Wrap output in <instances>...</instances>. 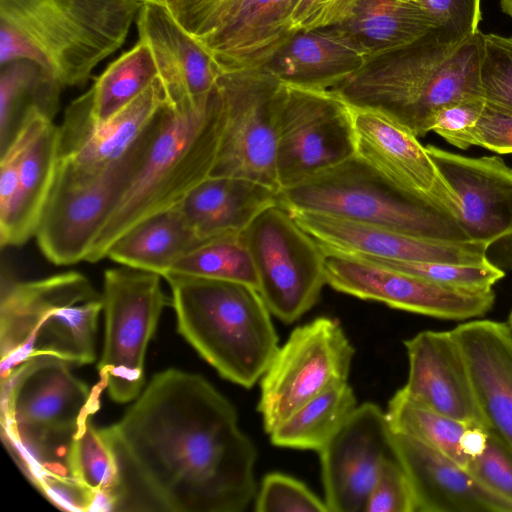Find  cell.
<instances>
[{"instance_id":"obj_27","label":"cell","mask_w":512,"mask_h":512,"mask_svg":"<svg viewBox=\"0 0 512 512\" xmlns=\"http://www.w3.org/2000/svg\"><path fill=\"white\" fill-rule=\"evenodd\" d=\"M279 203V192L236 177L209 176L178 203L188 225L202 241L241 233L268 206Z\"/></svg>"},{"instance_id":"obj_7","label":"cell","mask_w":512,"mask_h":512,"mask_svg":"<svg viewBox=\"0 0 512 512\" xmlns=\"http://www.w3.org/2000/svg\"><path fill=\"white\" fill-rule=\"evenodd\" d=\"M144 0H0V22L32 46L33 63L62 87L86 83L124 43Z\"/></svg>"},{"instance_id":"obj_48","label":"cell","mask_w":512,"mask_h":512,"mask_svg":"<svg viewBox=\"0 0 512 512\" xmlns=\"http://www.w3.org/2000/svg\"><path fill=\"white\" fill-rule=\"evenodd\" d=\"M145 2H157V3H162V4H165V5H168L171 1L173 0H144Z\"/></svg>"},{"instance_id":"obj_3","label":"cell","mask_w":512,"mask_h":512,"mask_svg":"<svg viewBox=\"0 0 512 512\" xmlns=\"http://www.w3.org/2000/svg\"><path fill=\"white\" fill-rule=\"evenodd\" d=\"M482 53L480 30L457 44L436 27L412 44L369 62L330 89L350 104L383 112L420 137L430 132L442 107L484 99Z\"/></svg>"},{"instance_id":"obj_22","label":"cell","mask_w":512,"mask_h":512,"mask_svg":"<svg viewBox=\"0 0 512 512\" xmlns=\"http://www.w3.org/2000/svg\"><path fill=\"white\" fill-rule=\"evenodd\" d=\"M403 390L416 401L465 423L485 424L466 361L451 331L425 330L405 340Z\"/></svg>"},{"instance_id":"obj_10","label":"cell","mask_w":512,"mask_h":512,"mask_svg":"<svg viewBox=\"0 0 512 512\" xmlns=\"http://www.w3.org/2000/svg\"><path fill=\"white\" fill-rule=\"evenodd\" d=\"M215 89L223 130L210 176L243 178L280 192L276 152L283 80L264 66L221 72Z\"/></svg>"},{"instance_id":"obj_40","label":"cell","mask_w":512,"mask_h":512,"mask_svg":"<svg viewBox=\"0 0 512 512\" xmlns=\"http://www.w3.org/2000/svg\"><path fill=\"white\" fill-rule=\"evenodd\" d=\"M252 0H173L167 6L179 23L198 41L242 13Z\"/></svg>"},{"instance_id":"obj_18","label":"cell","mask_w":512,"mask_h":512,"mask_svg":"<svg viewBox=\"0 0 512 512\" xmlns=\"http://www.w3.org/2000/svg\"><path fill=\"white\" fill-rule=\"evenodd\" d=\"M288 210V209H287ZM296 223L325 249L380 259L485 264V242L417 237L329 214L288 210Z\"/></svg>"},{"instance_id":"obj_36","label":"cell","mask_w":512,"mask_h":512,"mask_svg":"<svg viewBox=\"0 0 512 512\" xmlns=\"http://www.w3.org/2000/svg\"><path fill=\"white\" fill-rule=\"evenodd\" d=\"M168 273L234 281L258 288L256 269L243 232L203 242L181 257Z\"/></svg>"},{"instance_id":"obj_13","label":"cell","mask_w":512,"mask_h":512,"mask_svg":"<svg viewBox=\"0 0 512 512\" xmlns=\"http://www.w3.org/2000/svg\"><path fill=\"white\" fill-rule=\"evenodd\" d=\"M354 354L337 319L322 316L296 327L259 381L257 410L266 433L312 398L348 382Z\"/></svg>"},{"instance_id":"obj_45","label":"cell","mask_w":512,"mask_h":512,"mask_svg":"<svg viewBox=\"0 0 512 512\" xmlns=\"http://www.w3.org/2000/svg\"><path fill=\"white\" fill-rule=\"evenodd\" d=\"M357 0H299L292 14V29L298 33L338 26L350 15Z\"/></svg>"},{"instance_id":"obj_4","label":"cell","mask_w":512,"mask_h":512,"mask_svg":"<svg viewBox=\"0 0 512 512\" xmlns=\"http://www.w3.org/2000/svg\"><path fill=\"white\" fill-rule=\"evenodd\" d=\"M163 278L180 335L224 379L244 388L258 383L279 347L273 315L258 290L178 273Z\"/></svg>"},{"instance_id":"obj_46","label":"cell","mask_w":512,"mask_h":512,"mask_svg":"<svg viewBox=\"0 0 512 512\" xmlns=\"http://www.w3.org/2000/svg\"><path fill=\"white\" fill-rule=\"evenodd\" d=\"M474 145L500 154L512 153V114L486 105L477 125Z\"/></svg>"},{"instance_id":"obj_17","label":"cell","mask_w":512,"mask_h":512,"mask_svg":"<svg viewBox=\"0 0 512 512\" xmlns=\"http://www.w3.org/2000/svg\"><path fill=\"white\" fill-rule=\"evenodd\" d=\"M348 104L355 130V155L402 189L458 221L457 197L418 137L381 111Z\"/></svg>"},{"instance_id":"obj_42","label":"cell","mask_w":512,"mask_h":512,"mask_svg":"<svg viewBox=\"0 0 512 512\" xmlns=\"http://www.w3.org/2000/svg\"><path fill=\"white\" fill-rule=\"evenodd\" d=\"M365 512H416L409 479L395 457L386 459L368 495Z\"/></svg>"},{"instance_id":"obj_11","label":"cell","mask_w":512,"mask_h":512,"mask_svg":"<svg viewBox=\"0 0 512 512\" xmlns=\"http://www.w3.org/2000/svg\"><path fill=\"white\" fill-rule=\"evenodd\" d=\"M161 275L129 266L104 272L105 336L98 364L100 383L117 403L136 399L144 384V362L161 312L171 305Z\"/></svg>"},{"instance_id":"obj_28","label":"cell","mask_w":512,"mask_h":512,"mask_svg":"<svg viewBox=\"0 0 512 512\" xmlns=\"http://www.w3.org/2000/svg\"><path fill=\"white\" fill-rule=\"evenodd\" d=\"M58 162L59 127L51 122L22 155L14 195L0 212L2 248L20 246L35 236Z\"/></svg>"},{"instance_id":"obj_5","label":"cell","mask_w":512,"mask_h":512,"mask_svg":"<svg viewBox=\"0 0 512 512\" xmlns=\"http://www.w3.org/2000/svg\"><path fill=\"white\" fill-rule=\"evenodd\" d=\"M223 130L216 89L207 102L165 113L146 156L97 235L85 261L105 258L112 244L144 219L176 206L210 176Z\"/></svg>"},{"instance_id":"obj_23","label":"cell","mask_w":512,"mask_h":512,"mask_svg":"<svg viewBox=\"0 0 512 512\" xmlns=\"http://www.w3.org/2000/svg\"><path fill=\"white\" fill-rule=\"evenodd\" d=\"M393 450L411 484L416 512H512L511 504L435 448L393 432Z\"/></svg>"},{"instance_id":"obj_21","label":"cell","mask_w":512,"mask_h":512,"mask_svg":"<svg viewBox=\"0 0 512 512\" xmlns=\"http://www.w3.org/2000/svg\"><path fill=\"white\" fill-rule=\"evenodd\" d=\"M458 200V222L471 241L490 246L512 235V168L498 156L467 157L425 146Z\"/></svg>"},{"instance_id":"obj_6","label":"cell","mask_w":512,"mask_h":512,"mask_svg":"<svg viewBox=\"0 0 512 512\" xmlns=\"http://www.w3.org/2000/svg\"><path fill=\"white\" fill-rule=\"evenodd\" d=\"M102 310V294L76 271L29 281L2 280L1 377L36 356H54L76 365L92 363Z\"/></svg>"},{"instance_id":"obj_34","label":"cell","mask_w":512,"mask_h":512,"mask_svg":"<svg viewBox=\"0 0 512 512\" xmlns=\"http://www.w3.org/2000/svg\"><path fill=\"white\" fill-rule=\"evenodd\" d=\"M69 468L72 477L95 495L96 511L122 510L124 488L117 457L91 419L72 443Z\"/></svg>"},{"instance_id":"obj_25","label":"cell","mask_w":512,"mask_h":512,"mask_svg":"<svg viewBox=\"0 0 512 512\" xmlns=\"http://www.w3.org/2000/svg\"><path fill=\"white\" fill-rule=\"evenodd\" d=\"M299 0H252L218 31L199 41L220 72L268 66L297 34L292 14Z\"/></svg>"},{"instance_id":"obj_19","label":"cell","mask_w":512,"mask_h":512,"mask_svg":"<svg viewBox=\"0 0 512 512\" xmlns=\"http://www.w3.org/2000/svg\"><path fill=\"white\" fill-rule=\"evenodd\" d=\"M166 105L157 79L105 122L90 112L87 93L70 103L59 127V159L85 173H98L120 160L145 134Z\"/></svg>"},{"instance_id":"obj_29","label":"cell","mask_w":512,"mask_h":512,"mask_svg":"<svg viewBox=\"0 0 512 512\" xmlns=\"http://www.w3.org/2000/svg\"><path fill=\"white\" fill-rule=\"evenodd\" d=\"M338 26L362 46L371 61L412 44L438 27L419 0H357Z\"/></svg>"},{"instance_id":"obj_35","label":"cell","mask_w":512,"mask_h":512,"mask_svg":"<svg viewBox=\"0 0 512 512\" xmlns=\"http://www.w3.org/2000/svg\"><path fill=\"white\" fill-rule=\"evenodd\" d=\"M386 416L393 432L410 436L466 468L463 438L470 424L444 415L410 397L403 388L390 398Z\"/></svg>"},{"instance_id":"obj_24","label":"cell","mask_w":512,"mask_h":512,"mask_svg":"<svg viewBox=\"0 0 512 512\" xmlns=\"http://www.w3.org/2000/svg\"><path fill=\"white\" fill-rule=\"evenodd\" d=\"M466 361L485 425L512 449V330L472 319L451 330Z\"/></svg>"},{"instance_id":"obj_30","label":"cell","mask_w":512,"mask_h":512,"mask_svg":"<svg viewBox=\"0 0 512 512\" xmlns=\"http://www.w3.org/2000/svg\"><path fill=\"white\" fill-rule=\"evenodd\" d=\"M203 242L176 205L126 231L112 244L106 257L163 277L181 257Z\"/></svg>"},{"instance_id":"obj_43","label":"cell","mask_w":512,"mask_h":512,"mask_svg":"<svg viewBox=\"0 0 512 512\" xmlns=\"http://www.w3.org/2000/svg\"><path fill=\"white\" fill-rule=\"evenodd\" d=\"M485 107L486 101L482 98L450 103L435 114L430 132L457 148L467 149L474 145V135Z\"/></svg>"},{"instance_id":"obj_8","label":"cell","mask_w":512,"mask_h":512,"mask_svg":"<svg viewBox=\"0 0 512 512\" xmlns=\"http://www.w3.org/2000/svg\"><path fill=\"white\" fill-rule=\"evenodd\" d=\"M288 210L329 214L432 239L468 240L456 219L407 192L357 155L279 192Z\"/></svg>"},{"instance_id":"obj_47","label":"cell","mask_w":512,"mask_h":512,"mask_svg":"<svg viewBox=\"0 0 512 512\" xmlns=\"http://www.w3.org/2000/svg\"><path fill=\"white\" fill-rule=\"evenodd\" d=\"M501 10L512 19V0H499Z\"/></svg>"},{"instance_id":"obj_31","label":"cell","mask_w":512,"mask_h":512,"mask_svg":"<svg viewBox=\"0 0 512 512\" xmlns=\"http://www.w3.org/2000/svg\"><path fill=\"white\" fill-rule=\"evenodd\" d=\"M62 86L30 61L1 66L0 74V154L20 131L28 112L38 108L53 121Z\"/></svg>"},{"instance_id":"obj_2","label":"cell","mask_w":512,"mask_h":512,"mask_svg":"<svg viewBox=\"0 0 512 512\" xmlns=\"http://www.w3.org/2000/svg\"><path fill=\"white\" fill-rule=\"evenodd\" d=\"M89 388L54 356H36L1 377L2 439L31 483L55 506L80 512L88 490L70 472L72 443L99 409Z\"/></svg>"},{"instance_id":"obj_20","label":"cell","mask_w":512,"mask_h":512,"mask_svg":"<svg viewBox=\"0 0 512 512\" xmlns=\"http://www.w3.org/2000/svg\"><path fill=\"white\" fill-rule=\"evenodd\" d=\"M139 40L155 60L165 103L173 111L198 107L215 89L220 70L210 53L162 3L145 2L137 16Z\"/></svg>"},{"instance_id":"obj_49","label":"cell","mask_w":512,"mask_h":512,"mask_svg":"<svg viewBox=\"0 0 512 512\" xmlns=\"http://www.w3.org/2000/svg\"><path fill=\"white\" fill-rule=\"evenodd\" d=\"M507 323H508L509 327H510V328H511V330H512V310H511V312H510V314H509V316H508Z\"/></svg>"},{"instance_id":"obj_14","label":"cell","mask_w":512,"mask_h":512,"mask_svg":"<svg viewBox=\"0 0 512 512\" xmlns=\"http://www.w3.org/2000/svg\"><path fill=\"white\" fill-rule=\"evenodd\" d=\"M283 82L276 152L281 190L301 184L356 154L353 118L345 99L331 89Z\"/></svg>"},{"instance_id":"obj_38","label":"cell","mask_w":512,"mask_h":512,"mask_svg":"<svg viewBox=\"0 0 512 512\" xmlns=\"http://www.w3.org/2000/svg\"><path fill=\"white\" fill-rule=\"evenodd\" d=\"M480 84L487 106L512 114V37L483 33Z\"/></svg>"},{"instance_id":"obj_12","label":"cell","mask_w":512,"mask_h":512,"mask_svg":"<svg viewBox=\"0 0 512 512\" xmlns=\"http://www.w3.org/2000/svg\"><path fill=\"white\" fill-rule=\"evenodd\" d=\"M243 236L270 313L287 324L297 321L318 303L327 284L322 247L279 203L262 210Z\"/></svg>"},{"instance_id":"obj_41","label":"cell","mask_w":512,"mask_h":512,"mask_svg":"<svg viewBox=\"0 0 512 512\" xmlns=\"http://www.w3.org/2000/svg\"><path fill=\"white\" fill-rule=\"evenodd\" d=\"M482 451L466 469L488 491L512 505V449L487 427Z\"/></svg>"},{"instance_id":"obj_26","label":"cell","mask_w":512,"mask_h":512,"mask_svg":"<svg viewBox=\"0 0 512 512\" xmlns=\"http://www.w3.org/2000/svg\"><path fill=\"white\" fill-rule=\"evenodd\" d=\"M371 62L368 53L343 28L298 32L268 65L283 81L330 89Z\"/></svg>"},{"instance_id":"obj_1","label":"cell","mask_w":512,"mask_h":512,"mask_svg":"<svg viewBox=\"0 0 512 512\" xmlns=\"http://www.w3.org/2000/svg\"><path fill=\"white\" fill-rule=\"evenodd\" d=\"M101 430L120 467L121 511L241 512L255 499L256 446L232 403L200 375L156 374Z\"/></svg>"},{"instance_id":"obj_32","label":"cell","mask_w":512,"mask_h":512,"mask_svg":"<svg viewBox=\"0 0 512 512\" xmlns=\"http://www.w3.org/2000/svg\"><path fill=\"white\" fill-rule=\"evenodd\" d=\"M358 406L348 382L312 398L268 435L274 446L319 452Z\"/></svg>"},{"instance_id":"obj_44","label":"cell","mask_w":512,"mask_h":512,"mask_svg":"<svg viewBox=\"0 0 512 512\" xmlns=\"http://www.w3.org/2000/svg\"><path fill=\"white\" fill-rule=\"evenodd\" d=\"M438 27L454 43L479 31L481 0H419Z\"/></svg>"},{"instance_id":"obj_39","label":"cell","mask_w":512,"mask_h":512,"mask_svg":"<svg viewBox=\"0 0 512 512\" xmlns=\"http://www.w3.org/2000/svg\"><path fill=\"white\" fill-rule=\"evenodd\" d=\"M257 512H329L324 500L300 480L278 472L267 474L255 496Z\"/></svg>"},{"instance_id":"obj_9","label":"cell","mask_w":512,"mask_h":512,"mask_svg":"<svg viewBox=\"0 0 512 512\" xmlns=\"http://www.w3.org/2000/svg\"><path fill=\"white\" fill-rule=\"evenodd\" d=\"M165 108L120 160L98 173H84L59 160L43 208L36 239L55 265L85 261L97 235L114 210L159 130Z\"/></svg>"},{"instance_id":"obj_37","label":"cell","mask_w":512,"mask_h":512,"mask_svg":"<svg viewBox=\"0 0 512 512\" xmlns=\"http://www.w3.org/2000/svg\"><path fill=\"white\" fill-rule=\"evenodd\" d=\"M395 270L410 273L437 283L472 291H488L504 277V272L492 264H454L415 262L352 255Z\"/></svg>"},{"instance_id":"obj_15","label":"cell","mask_w":512,"mask_h":512,"mask_svg":"<svg viewBox=\"0 0 512 512\" xmlns=\"http://www.w3.org/2000/svg\"><path fill=\"white\" fill-rule=\"evenodd\" d=\"M322 249L327 284L363 300L429 317L463 321L484 316L495 302L493 289L472 291L443 285L356 256Z\"/></svg>"},{"instance_id":"obj_33","label":"cell","mask_w":512,"mask_h":512,"mask_svg":"<svg viewBox=\"0 0 512 512\" xmlns=\"http://www.w3.org/2000/svg\"><path fill=\"white\" fill-rule=\"evenodd\" d=\"M158 79L147 45L140 41L113 61L86 92L93 120L102 123L116 115Z\"/></svg>"},{"instance_id":"obj_16","label":"cell","mask_w":512,"mask_h":512,"mask_svg":"<svg viewBox=\"0 0 512 512\" xmlns=\"http://www.w3.org/2000/svg\"><path fill=\"white\" fill-rule=\"evenodd\" d=\"M329 512H363L383 462L395 457L393 431L377 404L358 405L319 451Z\"/></svg>"}]
</instances>
